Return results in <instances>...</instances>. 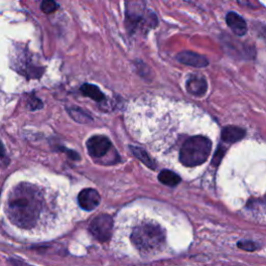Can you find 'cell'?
Segmentation results:
<instances>
[{
    "instance_id": "7c38bea8",
    "label": "cell",
    "mask_w": 266,
    "mask_h": 266,
    "mask_svg": "<svg viewBox=\"0 0 266 266\" xmlns=\"http://www.w3.org/2000/svg\"><path fill=\"white\" fill-rule=\"evenodd\" d=\"M82 93L85 96H87L97 102H103L105 100L104 94L96 86H93L90 84H86L82 87Z\"/></svg>"
},
{
    "instance_id": "277c9868",
    "label": "cell",
    "mask_w": 266,
    "mask_h": 266,
    "mask_svg": "<svg viewBox=\"0 0 266 266\" xmlns=\"http://www.w3.org/2000/svg\"><path fill=\"white\" fill-rule=\"evenodd\" d=\"M126 21L131 33L139 29H153L158 22L156 15L147 10L144 0H126Z\"/></svg>"
},
{
    "instance_id": "ffe728a7",
    "label": "cell",
    "mask_w": 266,
    "mask_h": 266,
    "mask_svg": "<svg viewBox=\"0 0 266 266\" xmlns=\"http://www.w3.org/2000/svg\"><path fill=\"white\" fill-rule=\"evenodd\" d=\"M5 159H7V156H6V152H5V147L4 145L0 143V161H4Z\"/></svg>"
},
{
    "instance_id": "8992f818",
    "label": "cell",
    "mask_w": 266,
    "mask_h": 266,
    "mask_svg": "<svg viewBox=\"0 0 266 266\" xmlns=\"http://www.w3.org/2000/svg\"><path fill=\"white\" fill-rule=\"evenodd\" d=\"M89 154L93 158H101L109 153L112 148L111 141L103 136H95L87 143Z\"/></svg>"
},
{
    "instance_id": "6da1fadb",
    "label": "cell",
    "mask_w": 266,
    "mask_h": 266,
    "mask_svg": "<svg viewBox=\"0 0 266 266\" xmlns=\"http://www.w3.org/2000/svg\"><path fill=\"white\" fill-rule=\"evenodd\" d=\"M44 211L45 199L36 186L23 183L12 191L7 214L14 225L30 230L38 225Z\"/></svg>"
},
{
    "instance_id": "7a4b0ae2",
    "label": "cell",
    "mask_w": 266,
    "mask_h": 266,
    "mask_svg": "<svg viewBox=\"0 0 266 266\" xmlns=\"http://www.w3.org/2000/svg\"><path fill=\"white\" fill-rule=\"evenodd\" d=\"M130 239L132 245L140 253L149 255L163 249L166 242V234L159 225L144 223L133 228Z\"/></svg>"
},
{
    "instance_id": "e0dca14e",
    "label": "cell",
    "mask_w": 266,
    "mask_h": 266,
    "mask_svg": "<svg viewBox=\"0 0 266 266\" xmlns=\"http://www.w3.org/2000/svg\"><path fill=\"white\" fill-rule=\"evenodd\" d=\"M238 248H241L242 250H245V251H256L258 249V245L253 243V242H241L238 243Z\"/></svg>"
},
{
    "instance_id": "9c48e42d",
    "label": "cell",
    "mask_w": 266,
    "mask_h": 266,
    "mask_svg": "<svg viewBox=\"0 0 266 266\" xmlns=\"http://www.w3.org/2000/svg\"><path fill=\"white\" fill-rule=\"evenodd\" d=\"M226 21L228 26L235 35L242 37L247 34L248 25L244 20V18H242L238 14L234 12H230L226 17Z\"/></svg>"
},
{
    "instance_id": "44dd1931",
    "label": "cell",
    "mask_w": 266,
    "mask_h": 266,
    "mask_svg": "<svg viewBox=\"0 0 266 266\" xmlns=\"http://www.w3.org/2000/svg\"><path fill=\"white\" fill-rule=\"evenodd\" d=\"M263 37H264V39L266 40V29L263 30Z\"/></svg>"
},
{
    "instance_id": "ba28073f",
    "label": "cell",
    "mask_w": 266,
    "mask_h": 266,
    "mask_svg": "<svg viewBox=\"0 0 266 266\" xmlns=\"http://www.w3.org/2000/svg\"><path fill=\"white\" fill-rule=\"evenodd\" d=\"M177 60L181 64L196 67V68H204L209 64L208 60L205 57L192 51H183L179 53L177 56Z\"/></svg>"
},
{
    "instance_id": "5b68a950",
    "label": "cell",
    "mask_w": 266,
    "mask_h": 266,
    "mask_svg": "<svg viewBox=\"0 0 266 266\" xmlns=\"http://www.w3.org/2000/svg\"><path fill=\"white\" fill-rule=\"evenodd\" d=\"M113 218L108 215H102L93 220L90 225V232L97 241L104 243L111 239L113 234Z\"/></svg>"
},
{
    "instance_id": "9a60e30c",
    "label": "cell",
    "mask_w": 266,
    "mask_h": 266,
    "mask_svg": "<svg viewBox=\"0 0 266 266\" xmlns=\"http://www.w3.org/2000/svg\"><path fill=\"white\" fill-rule=\"evenodd\" d=\"M70 116L78 123H84V124H87V123H90L92 122V119L91 117L86 114L84 111H82L81 109H77V108H73V109H69L68 110Z\"/></svg>"
},
{
    "instance_id": "4fadbf2b",
    "label": "cell",
    "mask_w": 266,
    "mask_h": 266,
    "mask_svg": "<svg viewBox=\"0 0 266 266\" xmlns=\"http://www.w3.org/2000/svg\"><path fill=\"white\" fill-rule=\"evenodd\" d=\"M158 180L165 185L176 186L180 183L181 178L177 174H175L174 172L169 171V170H165V171L161 172V174L158 175Z\"/></svg>"
},
{
    "instance_id": "52a82bcc",
    "label": "cell",
    "mask_w": 266,
    "mask_h": 266,
    "mask_svg": "<svg viewBox=\"0 0 266 266\" xmlns=\"http://www.w3.org/2000/svg\"><path fill=\"white\" fill-rule=\"evenodd\" d=\"M101 198L99 193L93 189H86L78 195V203L85 210H94L100 204Z\"/></svg>"
},
{
    "instance_id": "ac0fdd59",
    "label": "cell",
    "mask_w": 266,
    "mask_h": 266,
    "mask_svg": "<svg viewBox=\"0 0 266 266\" xmlns=\"http://www.w3.org/2000/svg\"><path fill=\"white\" fill-rule=\"evenodd\" d=\"M29 103H30V106L32 108V110L40 109L42 106V102L40 101V99L35 98V97H32V99L29 101Z\"/></svg>"
},
{
    "instance_id": "8fae6325",
    "label": "cell",
    "mask_w": 266,
    "mask_h": 266,
    "mask_svg": "<svg viewBox=\"0 0 266 266\" xmlns=\"http://www.w3.org/2000/svg\"><path fill=\"white\" fill-rule=\"evenodd\" d=\"M188 91L195 96H202L207 91V83L204 78L201 77H193L188 82L186 85Z\"/></svg>"
},
{
    "instance_id": "2e32d148",
    "label": "cell",
    "mask_w": 266,
    "mask_h": 266,
    "mask_svg": "<svg viewBox=\"0 0 266 266\" xmlns=\"http://www.w3.org/2000/svg\"><path fill=\"white\" fill-rule=\"evenodd\" d=\"M59 6L55 2V0H43V3L41 5V10L45 14H52L58 10Z\"/></svg>"
},
{
    "instance_id": "d6986e66",
    "label": "cell",
    "mask_w": 266,
    "mask_h": 266,
    "mask_svg": "<svg viewBox=\"0 0 266 266\" xmlns=\"http://www.w3.org/2000/svg\"><path fill=\"white\" fill-rule=\"evenodd\" d=\"M225 149H223L222 148V146H220L219 147V150L217 151V153H216V155H215V159H214V165H216V163H217V166L219 165V163L221 162V159H222V157H223V155H224V153H225V151H224Z\"/></svg>"
},
{
    "instance_id": "30bf717a",
    "label": "cell",
    "mask_w": 266,
    "mask_h": 266,
    "mask_svg": "<svg viewBox=\"0 0 266 266\" xmlns=\"http://www.w3.org/2000/svg\"><path fill=\"white\" fill-rule=\"evenodd\" d=\"M246 136V131L236 126L225 127L222 131V140L227 143H235L244 139Z\"/></svg>"
},
{
    "instance_id": "5bb4252c",
    "label": "cell",
    "mask_w": 266,
    "mask_h": 266,
    "mask_svg": "<svg viewBox=\"0 0 266 266\" xmlns=\"http://www.w3.org/2000/svg\"><path fill=\"white\" fill-rule=\"evenodd\" d=\"M131 149H132V153L135 154V156L137 158H139L143 164H145L150 169H155L154 162L150 158V156L147 154V152L145 150H143L141 148H137V147H131Z\"/></svg>"
},
{
    "instance_id": "3957f363",
    "label": "cell",
    "mask_w": 266,
    "mask_h": 266,
    "mask_svg": "<svg viewBox=\"0 0 266 266\" xmlns=\"http://www.w3.org/2000/svg\"><path fill=\"white\" fill-rule=\"evenodd\" d=\"M211 142L201 136L186 140L180 150V162L185 167H198L203 165L210 154Z\"/></svg>"
}]
</instances>
